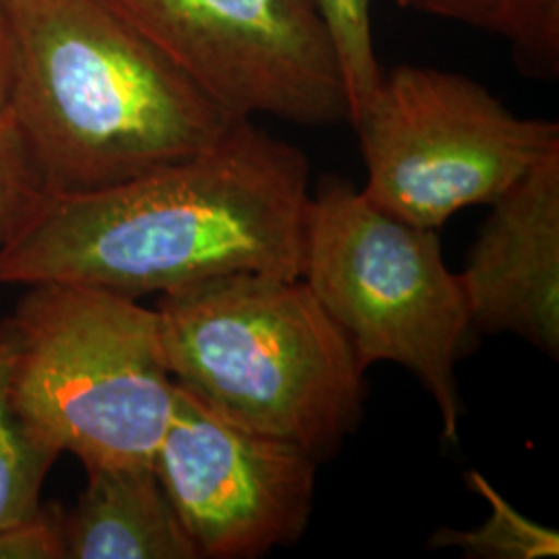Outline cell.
I'll return each instance as SVG.
<instances>
[{"mask_svg":"<svg viewBox=\"0 0 559 559\" xmlns=\"http://www.w3.org/2000/svg\"><path fill=\"white\" fill-rule=\"evenodd\" d=\"M13 90V34L4 0H0V131L11 127Z\"/></svg>","mask_w":559,"mask_h":559,"instance_id":"e0dca14e","label":"cell"},{"mask_svg":"<svg viewBox=\"0 0 559 559\" xmlns=\"http://www.w3.org/2000/svg\"><path fill=\"white\" fill-rule=\"evenodd\" d=\"M459 274L473 328L559 357V152L501 198Z\"/></svg>","mask_w":559,"mask_h":559,"instance_id":"9c48e42d","label":"cell"},{"mask_svg":"<svg viewBox=\"0 0 559 559\" xmlns=\"http://www.w3.org/2000/svg\"><path fill=\"white\" fill-rule=\"evenodd\" d=\"M402 9L489 32L512 46L522 71L556 78L559 0H394Z\"/></svg>","mask_w":559,"mask_h":559,"instance_id":"8fae6325","label":"cell"},{"mask_svg":"<svg viewBox=\"0 0 559 559\" xmlns=\"http://www.w3.org/2000/svg\"><path fill=\"white\" fill-rule=\"evenodd\" d=\"M350 122L367 170L362 195L433 230L464 207L493 203L559 152L556 120L519 117L477 81L436 67L383 73Z\"/></svg>","mask_w":559,"mask_h":559,"instance_id":"8992f818","label":"cell"},{"mask_svg":"<svg viewBox=\"0 0 559 559\" xmlns=\"http://www.w3.org/2000/svg\"><path fill=\"white\" fill-rule=\"evenodd\" d=\"M11 127L46 195L117 187L210 150L239 122L104 0H4Z\"/></svg>","mask_w":559,"mask_h":559,"instance_id":"7a4b0ae2","label":"cell"},{"mask_svg":"<svg viewBox=\"0 0 559 559\" xmlns=\"http://www.w3.org/2000/svg\"><path fill=\"white\" fill-rule=\"evenodd\" d=\"M237 119L348 120L338 55L313 0H104Z\"/></svg>","mask_w":559,"mask_h":559,"instance_id":"52a82bcc","label":"cell"},{"mask_svg":"<svg viewBox=\"0 0 559 559\" xmlns=\"http://www.w3.org/2000/svg\"><path fill=\"white\" fill-rule=\"evenodd\" d=\"M57 459L13 408L9 357L0 344V528L40 514L41 485Z\"/></svg>","mask_w":559,"mask_h":559,"instance_id":"4fadbf2b","label":"cell"},{"mask_svg":"<svg viewBox=\"0 0 559 559\" xmlns=\"http://www.w3.org/2000/svg\"><path fill=\"white\" fill-rule=\"evenodd\" d=\"M0 344L13 408L41 445L83 468L154 464L177 392L156 307L38 282L0 321Z\"/></svg>","mask_w":559,"mask_h":559,"instance_id":"277c9868","label":"cell"},{"mask_svg":"<svg viewBox=\"0 0 559 559\" xmlns=\"http://www.w3.org/2000/svg\"><path fill=\"white\" fill-rule=\"evenodd\" d=\"M60 512L41 508L34 519L0 528V559H62Z\"/></svg>","mask_w":559,"mask_h":559,"instance_id":"2e32d148","label":"cell"},{"mask_svg":"<svg viewBox=\"0 0 559 559\" xmlns=\"http://www.w3.org/2000/svg\"><path fill=\"white\" fill-rule=\"evenodd\" d=\"M328 25L330 38L338 55L342 78L346 85L350 117L371 100L380 87V60L371 32V0H313Z\"/></svg>","mask_w":559,"mask_h":559,"instance_id":"5bb4252c","label":"cell"},{"mask_svg":"<svg viewBox=\"0 0 559 559\" xmlns=\"http://www.w3.org/2000/svg\"><path fill=\"white\" fill-rule=\"evenodd\" d=\"M44 200L46 191L13 127L0 131V247L20 233Z\"/></svg>","mask_w":559,"mask_h":559,"instance_id":"9a60e30c","label":"cell"},{"mask_svg":"<svg viewBox=\"0 0 559 559\" xmlns=\"http://www.w3.org/2000/svg\"><path fill=\"white\" fill-rule=\"evenodd\" d=\"M318 462L293 441L224 419L177 385L154 468L200 558L253 559L302 537Z\"/></svg>","mask_w":559,"mask_h":559,"instance_id":"ba28073f","label":"cell"},{"mask_svg":"<svg viewBox=\"0 0 559 559\" xmlns=\"http://www.w3.org/2000/svg\"><path fill=\"white\" fill-rule=\"evenodd\" d=\"M309 200L305 152L242 119L187 160L46 195L0 247V284L75 282L140 300L235 272L299 278Z\"/></svg>","mask_w":559,"mask_h":559,"instance_id":"6da1fadb","label":"cell"},{"mask_svg":"<svg viewBox=\"0 0 559 559\" xmlns=\"http://www.w3.org/2000/svg\"><path fill=\"white\" fill-rule=\"evenodd\" d=\"M466 483L489 501V519L471 531H436L431 537L433 549H460L462 556L477 559L558 558V531L522 516L477 471L466 475Z\"/></svg>","mask_w":559,"mask_h":559,"instance_id":"7c38bea8","label":"cell"},{"mask_svg":"<svg viewBox=\"0 0 559 559\" xmlns=\"http://www.w3.org/2000/svg\"><path fill=\"white\" fill-rule=\"evenodd\" d=\"M300 278L360 369L383 360L408 369L436 402L443 438L456 440V365L473 320L438 233L385 214L360 189L330 177L309 200Z\"/></svg>","mask_w":559,"mask_h":559,"instance_id":"5b68a950","label":"cell"},{"mask_svg":"<svg viewBox=\"0 0 559 559\" xmlns=\"http://www.w3.org/2000/svg\"><path fill=\"white\" fill-rule=\"evenodd\" d=\"M85 475L80 500L60 514L64 558H200L154 464L92 466Z\"/></svg>","mask_w":559,"mask_h":559,"instance_id":"30bf717a","label":"cell"},{"mask_svg":"<svg viewBox=\"0 0 559 559\" xmlns=\"http://www.w3.org/2000/svg\"><path fill=\"white\" fill-rule=\"evenodd\" d=\"M180 390L224 419L328 459L360 417L362 369L307 282L235 272L156 305Z\"/></svg>","mask_w":559,"mask_h":559,"instance_id":"3957f363","label":"cell"}]
</instances>
